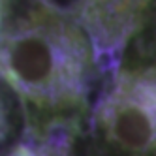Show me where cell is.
I'll return each instance as SVG.
<instances>
[{
    "instance_id": "obj_1",
    "label": "cell",
    "mask_w": 156,
    "mask_h": 156,
    "mask_svg": "<svg viewBox=\"0 0 156 156\" xmlns=\"http://www.w3.org/2000/svg\"><path fill=\"white\" fill-rule=\"evenodd\" d=\"M51 9V8H49ZM47 6L0 19V68L19 94L38 105L75 102L81 92V40Z\"/></svg>"
},
{
    "instance_id": "obj_2",
    "label": "cell",
    "mask_w": 156,
    "mask_h": 156,
    "mask_svg": "<svg viewBox=\"0 0 156 156\" xmlns=\"http://www.w3.org/2000/svg\"><path fill=\"white\" fill-rule=\"evenodd\" d=\"M109 145L124 156L156 152V81L133 79L109 96L100 115Z\"/></svg>"
},
{
    "instance_id": "obj_3",
    "label": "cell",
    "mask_w": 156,
    "mask_h": 156,
    "mask_svg": "<svg viewBox=\"0 0 156 156\" xmlns=\"http://www.w3.org/2000/svg\"><path fill=\"white\" fill-rule=\"evenodd\" d=\"M13 156H32V152H28V151H25V149H21V151H17V154H13Z\"/></svg>"
}]
</instances>
